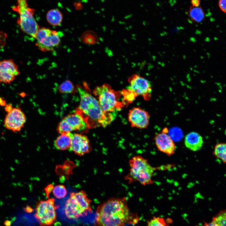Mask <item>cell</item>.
<instances>
[{
  "label": "cell",
  "mask_w": 226,
  "mask_h": 226,
  "mask_svg": "<svg viewBox=\"0 0 226 226\" xmlns=\"http://www.w3.org/2000/svg\"><path fill=\"white\" fill-rule=\"evenodd\" d=\"M125 198H112L99 206L96 211L95 226H124L135 220Z\"/></svg>",
  "instance_id": "cell-1"
},
{
  "label": "cell",
  "mask_w": 226,
  "mask_h": 226,
  "mask_svg": "<svg viewBox=\"0 0 226 226\" xmlns=\"http://www.w3.org/2000/svg\"><path fill=\"white\" fill-rule=\"evenodd\" d=\"M77 89L80 101L76 111L82 116L88 128L104 127L112 122L115 117V112H104L97 99L87 91L79 86Z\"/></svg>",
  "instance_id": "cell-2"
},
{
  "label": "cell",
  "mask_w": 226,
  "mask_h": 226,
  "mask_svg": "<svg viewBox=\"0 0 226 226\" xmlns=\"http://www.w3.org/2000/svg\"><path fill=\"white\" fill-rule=\"evenodd\" d=\"M130 170L125 179L129 183L138 181L143 186L153 183L152 177L157 168L151 165L148 160L141 156L133 157L129 161Z\"/></svg>",
  "instance_id": "cell-3"
},
{
  "label": "cell",
  "mask_w": 226,
  "mask_h": 226,
  "mask_svg": "<svg viewBox=\"0 0 226 226\" xmlns=\"http://www.w3.org/2000/svg\"><path fill=\"white\" fill-rule=\"evenodd\" d=\"M93 94L96 97L101 109L105 112L114 113L121 110L124 106L123 102L118 100L121 95V92L114 91L108 84L95 88Z\"/></svg>",
  "instance_id": "cell-4"
},
{
  "label": "cell",
  "mask_w": 226,
  "mask_h": 226,
  "mask_svg": "<svg viewBox=\"0 0 226 226\" xmlns=\"http://www.w3.org/2000/svg\"><path fill=\"white\" fill-rule=\"evenodd\" d=\"M91 202L83 191L71 193L65 205L66 217L69 219H76L92 213Z\"/></svg>",
  "instance_id": "cell-5"
},
{
  "label": "cell",
  "mask_w": 226,
  "mask_h": 226,
  "mask_svg": "<svg viewBox=\"0 0 226 226\" xmlns=\"http://www.w3.org/2000/svg\"><path fill=\"white\" fill-rule=\"evenodd\" d=\"M12 9L19 15L17 23L21 30L35 38L39 28L34 16L35 10L29 6L26 0H17Z\"/></svg>",
  "instance_id": "cell-6"
},
{
  "label": "cell",
  "mask_w": 226,
  "mask_h": 226,
  "mask_svg": "<svg viewBox=\"0 0 226 226\" xmlns=\"http://www.w3.org/2000/svg\"><path fill=\"white\" fill-rule=\"evenodd\" d=\"M54 199L51 198L40 201L36 207L35 216L41 226H50L56 218V205Z\"/></svg>",
  "instance_id": "cell-7"
},
{
  "label": "cell",
  "mask_w": 226,
  "mask_h": 226,
  "mask_svg": "<svg viewBox=\"0 0 226 226\" xmlns=\"http://www.w3.org/2000/svg\"><path fill=\"white\" fill-rule=\"evenodd\" d=\"M36 46L43 51L54 50L60 42V36L59 33L45 27L39 29L35 38Z\"/></svg>",
  "instance_id": "cell-8"
},
{
  "label": "cell",
  "mask_w": 226,
  "mask_h": 226,
  "mask_svg": "<svg viewBox=\"0 0 226 226\" xmlns=\"http://www.w3.org/2000/svg\"><path fill=\"white\" fill-rule=\"evenodd\" d=\"M129 86L127 88L137 96H141L146 101L152 97V88L150 82L145 78L137 74H133L128 79Z\"/></svg>",
  "instance_id": "cell-9"
},
{
  "label": "cell",
  "mask_w": 226,
  "mask_h": 226,
  "mask_svg": "<svg viewBox=\"0 0 226 226\" xmlns=\"http://www.w3.org/2000/svg\"><path fill=\"white\" fill-rule=\"evenodd\" d=\"M26 121L25 116L21 110L18 108H13L10 112L7 113L4 123L6 129L16 132L21 130Z\"/></svg>",
  "instance_id": "cell-10"
},
{
  "label": "cell",
  "mask_w": 226,
  "mask_h": 226,
  "mask_svg": "<svg viewBox=\"0 0 226 226\" xmlns=\"http://www.w3.org/2000/svg\"><path fill=\"white\" fill-rule=\"evenodd\" d=\"M19 74L18 66L13 60L0 62V83H9Z\"/></svg>",
  "instance_id": "cell-11"
},
{
  "label": "cell",
  "mask_w": 226,
  "mask_h": 226,
  "mask_svg": "<svg viewBox=\"0 0 226 226\" xmlns=\"http://www.w3.org/2000/svg\"><path fill=\"white\" fill-rule=\"evenodd\" d=\"M150 117L147 111L138 107L133 108L128 113V120L131 126L140 129L148 126Z\"/></svg>",
  "instance_id": "cell-12"
},
{
  "label": "cell",
  "mask_w": 226,
  "mask_h": 226,
  "mask_svg": "<svg viewBox=\"0 0 226 226\" xmlns=\"http://www.w3.org/2000/svg\"><path fill=\"white\" fill-rule=\"evenodd\" d=\"M71 145L69 149L79 156H83L92 150L89 139L86 135L71 133Z\"/></svg>",
  "instance_id": "cell-13"
},
{
  "label": "cell",
  "mask_w": 226,
  "mask_h": 226,
  "mask_svg": "<svg viewBox=\"0 0 226 226\" xmlns=\"http://www.w3.org/2000/svg\"><path fill=\"white\" fill-rule=\"evenodd\" d=\"M167 128L157 134L154 139L156 145L160 152L168 156L173 155L175 152V145L173 140L167 134Z\"/></svg>",
  "instance_id": "cell-14"
},
{
  "label": "cell",
  "mask_w": 226,
  "mask_h": 226,
  "mask_svg": "<svg viewBox=\"0 0 226 226\" xmlns=\"http://www.w3.org/2000/svg\"><path fill=\"white\" fill-rule=\"evenodd\" d=\"M71 128L72 132L84 131L88 128L87 124L82 116L77 112L70 114L63 118Z\"/></svg>",
  "instance_id": "cell-15"
},
{
  "label": "cell",
  "mask_w": 226,
  "mask_h": 226,
  "mask_svg": "<svg viewBox=\"0 0 226 226\" xmlns=\"http://www.w3.org/2000/svg\"><path fill=\"white\" fill-rule=\"evenodd\" d=\"M203 143L202 136L196 132H192L188 133L185 138L186 147L193 151L200 150L202 147Z\"/></svg>",
  "instance_id": "cell-16"
},
{
  "label": "cell",
  "mask_w": 226,
  "mask_h": 226,
  "mask_svg": "<svg viewBox=\"0 0 226 226\" xmlns=\"http://www.w3.org/2000/svg\"><path fill=\"white\" fill-rule=\"evenodd\" d=\"M196 226H226V209L220 211L214 216L211 222H203Z\"/></svg>",
  "instance_id": "cell-17"
},
{
  "label": "cell",
  "mask_w": 226,
  "mask_h": 226,
  "mask_svg": "<svg viewBox=\"0 0 226 226\" xmlns=\"http://www.w3.org/2000/svg\"><path fill=\"white\" fill-rule=\"evenodd\" d=\"M71 133L61 134L54 141V145L56 148L61 150L69 149L71 145Z\"/></svg>",
  "instance_id": "cell-18"
},
{
  "label": "cell",
  "mask_w": 226,
  "mask_h": 226,
  "mask_svg": "<svg viewBox=\"0 0 226 226\" xmlns=\"http://www.w3.org/2000/svg\"><path fill=\"white\" fill-rule=\"evenodd\" d=\"M46 19L48 23L51 25L57 26L60 25L62 23L63 16L59 10L56 9H52L47 12Z\"/></svg>",
  "instance_id": "cell-19"
},
{
  "label": "cell",
  "mask_w": 226,
  "mask_h": 226,
  "mask_svg": "<svg viewBox=\"0 0 226 226\" xmlns=\"http://www.w3.org/2000/svg\"><path fill=\"white\" fill-rule=\"evenodd\" d=\"M188 15L190 20L194 23L201 22L204 17V13L201 8L192 5L189 8Z\"/></svg>",
  "instance_id": "cell-20"
},
{
  "label": "cell",
  "mask_w": 226,
  "mask_h": 226,
  "mask_svg": "<svg viewBox=\"0 0 226 226\" xmlns=\"http://www.w3.org/2000/svg\"><path fill=\"white\" fill-rule=\"evenodd\" d=\"M213 154L216 158L226 163V143L217 144L215 146Z\"/></svg>",
  "instance_id": "cell-21"
},
{
  "label": "cell",
  "mask_w": 226,
  "mask_h": 226,
  "mask_svg": "<svg viewBox=\"0 0 226 226\" xmlns=\"http://www.w3.org/2000/svg\"><path fill=\"white\" fill-rule=\"evenodd\" d=\"M52 192L54 196L56 198L61 199L65 197L67 194V191L63 185H57L53 187Z\"/></svg>",
  "instance_id": "cell-22"
},
{
  "label": "cell",
  "mask_w": 226,
  "mask_h": 226,
  "mask_svg": "<svg viewBox=\"0 0 226 226\" xmlns=\"http://www.w3.org/2000/svg\"><path fill=\"white\" fill-rule=\"evenodd\" d=\"M74 87L72 82L67 80L62 83L59 87V91L62 93H72L74 90Z\"/></svg>",
  "instance_id": "cell-23"
},
{
  "label": "cell",
  "mask_w": 226,
  "mask_h": 226,
  "mask_svg": "<svg viewBox=\"0 0 226 226\" xmlns=\"http://www.w3.org/2000/svg\"><path fill=\"white\" fill-rule=\"evenodd\" d=\"M147 226H169L163 218L153 217L147 222Z\"/></svg>",
  "instance_id": "cell-24"
},
{
  "label": "cell",
  "mask_w": 226,
  "mask_h": 226,
  "mask_svg": "<svg viewBox=\"0 0 226 226\" xmlns=\"http://www.w3.org/2000/svg\"><path fill=\"white\" fill-rule=\"evenodd\" d=\"M121 92L123 96V100L127 103L132 102L137 97L133 92L127 89L122 90Z\"/></svg>",
  "instance_id": "cell-25"
},
{
  "label": "cell",
  "mask_w": 226,
  "mask_h": 226,
  "mask_svg": "<svg viewBox=\"0 0 226 226\" xmlns=\"http://www.w3.org/2000/svg\"><path fill=\"white\" fill-rule=\"evenodd\" d=\"M219 6L222 11L226 13V0H219Z\"/></svg>",
  "instance_id": "cell-26"
},
{
  "label": "cell",
  "mask_w": 226,
  "mask_h": 226,
  "mask_svg": "<svg viewBox=\"0 0 226 226\" xmlns=\"http://www.w3.org/2000/svg\"><path fill=\"white\" fill-rule=\"evenodd\" d=\"M191 3L192 6L195 7H198L200 4V0H191Z\"/></svg>",
  "instance_id": "cell-27"
},
{
  "label": "cell",
  "mask_w": 226,
  "mask_h": 226,
  "mask_svg": "<svg viewBox=\"0 0 226 226\" xmlns=\"http://www.w3.org/2000/svg\"><path fill=\"white\" fill-rule=\"evenodd\" d=\"M53 187L51 185L48 186L45 189L46 192L48 195V194L52 191Z\"/></svg>",
  "instance_id": "cell-28"
},
{
  "label": "cell",
  "mask_w": 226,
  "mask_h": 226,
  "mask_svg": "<svg viewBox=\"0 0 226 226\" xmlns=\"http://www.w3.org/2000/svg\"><path fill=\"white\" fill-rule=\"evenodd\" d=\"M13 108V107L11 105L8 104L6 105L5 106V110L8 113L10 112L12 110Z\"/></svg>",
  "instance_id": "cell-29"
},
{
  "label": "cell",
  "mask_w": 226,
  "mask_h": 226,
  "mask_svg": "<svg viewBox=\"0 0 226 226\" xmlns=\"http://www.w3.org/2000/svg\"><path fill=\"white\" fill-rule=\"evenodd\" d=\"M6 105L5 100L0 96V106H5Z\"/></svg>",
  "instance_id": "cell-30"
},
{
  "label": "cell",
  "mask_w": 226,
  "mask_h": 226,
  "mask_svg": "<svg viewBox=\"0 0 226 226\" xmlns=\"http://www.w3.org/2000/svg\"><path fill=\"white\" fill-rule=\"evenodd\" d=\"M11 222L9 220H6L4 221V224L5 226H10L11 224Z\"/></svg>",
  "instance_id": "cell-31"
},
{
  "label": "cell",
  "mask_w": 226,
  "mask_h": 226,
  "mask_svg": "<svg viewBox=\"0 0 226 226\" xmlns=\"http://www.w3.org/2000/svg\"><path fill=\"white\" fill-rule=\"evenodd\" d=\"M218 39V38H217V37H214V40H217Z\"/></svg>",
  "instance_id": "cell-32"
}]
</instances>
